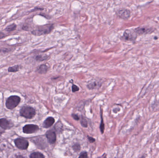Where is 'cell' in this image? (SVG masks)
<instances>
[{
  "label": "cell",
  "mask_w": 159,
  "mask_h": 158,
  "mask_svg": "<svg viewBox=\"0 0 159 158\" xmlns=\"http://www.w3.org/2000/svg\"><path fill=\"white\" fill-rule=\"evenodd\" d=\"M72 116L76 120H79V117H78V116L77 115H76V114H72Z\"/></svg>",
  "instance_id": "obj_21"
},
{
  "label": "cell",
  "mask_w": 159,
  "mask_h": 158,
  "mask_svg": "<svg viewBox=\"0 0 159 158\" xmlns=\"http://www.w3.org/2000/svg\"><path fill=\"white\" fill-rule=\"evenodd\" d=\"M139 158H145V156L144 155H143V156H141V157H140Z\"/></svg>",
  "instance_id": "obj_25"
},
{
  "label": "cell",
  "mask_w": 159,
  "mask_h": 158,
  "mask_svg": "<svg viewBox=\"0 0 159 158\" xmlns=\"http://www.w3.org/2000/svg\"><path fill=\"white\" fill-rule=\"evenodd\" d=\"M36 110L32 107L30 106H25L22 107L20 110V114L23 117L31 119L36 115Z\"/></svg>",
  "instance_id": "obj_3"
},
{
  "label": "cell",
  "mask_w": 159,
  "mask_h": 158,
  "mask_svg": "<svg viewBox=\"0 0 159 158\" xmlns=\"http://www.w3.org/2000/svg\"><path fill=\"white\" fill-rule=\"evenodd\" d=\"M5 36L4 32H0V39H2L3 38H4Z\"/></svg>",
  "instance_id": "obj_22"
},
{
  "label": "cell",
  "mask_w": 159,
  "mask_h": 158,
  "mask_svg": "<svg viewBox=\"0 0 159 158\" xmlns=\"http://www.w3.org/2000/svg\"><path fill=\"white\" fill-rule=\"evenodd\" d=\"M20 69V66L18 65H16L12 67H10L8 69V71L9 73H16L17 71H19Z\"/></svg>",
  "instance_id": "obj_14"
},
{
  "label": "cell",
  "mask_w": 159,
  "mask_h": 158,
  "mask_svg": "<svg viewBox=\"0 0 159 158\" xmlns=\"http://www.w3.org/2000/svg\"><path fill=\"white\" fill-rule=\"evenodd\" d=\"M100 86V85L99 84V82L97 81H93L88 84V87L90 89L93 90L96 89V88H99Z\"/></svg>",
  "instance_id": "obj_12"
},
{
  "label": "cell",
  "mask_w": 159,
  "mask_h": 158,
  "mask_svg": "<svg viewBox=\"0 0 159 158\" xmlns=\"http://www.w3.org/2000/svg\"><path fill=\"white\" fill-rule=\"evenodd\" d=\"M88 140H89V141H90V142H93L94 141H95V139H94V138H92V137H88Z\"/></svg>",
  "instance_id": "obj_23"
},
{
  "label": "cell",
  "mask_w": 159,
  "mask_h": 158,
  "mask_svg": "<svg viewBox=\"0 0 159 158\" xmlns=\"http://www.w3.org/2000/svg\"><path fill=\"white\" fill-rule=\"evenodd\" d=\"M53 28V26L51 25H47L45 26H40L32 32L33 35L40 36L41 35L48 34Z\"/></svg>",
  "instance_id": "obj_1"
},
{
  "label": "cell",
  "mask_w": 159,
  "mask_h": 158,
  "mask_svg": "<svg viewBox=\"0 0 159 158\" xmlns=\"http://www.w3.org/2000/svg\"><path fill=\"white\" fill-rule=\"evenodd\" d=\"M79 158H88V154L85 152H81L80 155L79 156Z\"/></svg>",
  "instance_id": "obj_17"
},
{
  "label": "cell",
  "mask_w": 159,
  "mask_h": 158,
  "mask_svg": "<svg viewBox=\"0 0 159 158\" xmlns=\"http://www.w3.org/2000/svg\"><path fill=\"white\" fill-rule=\"evenodd\" d=\"M72 89V91L73 92H75L78 91L79 90V87L77 86L76 85H73Z\"/></svg>",
  "instance_id": "obj_18"
},
{
  "label": "cell",
  "mask_w": 159,
  "mask_h": 158,
  "mask_svg": "<svg viewBox=\"0 0 159 158\" xmlns=\"http://www.w3.org/2000/svg\"><path fill=\"white\" fill-rule=\"evenodd\" d=\"M81 124L82 126H83L84 127H85V128H86L88 126L87 121L85 119H82L81 120Z\"/></svg>",
  "instance_id": "obj_19"
},
{
  "label": "cell",
  "mask_w": 159,
  "mask_h": 158,
  "mask_svg": "<svg viewBox=\"0 0 159 158\" xmlns=\"http://www.w3.org/2000/svg\"><path fill=\"white\" fill-rule=\"evenodd\" d=\"M15 144L19 149L26 150L29 146V142L27 140L21 138L17 139L15 140Z\"/></svg>",
  "instance_id": "obj_4"
},
{
  "label": "cell",
  "mask_w": 159,
  "mask_h": 158,
  "mask_svg": "<svg viewBox=\"0 0 159 158\" xmlns=\"http://www.w3.org/2000/svg\"><path fill=\"white\" fill-rule=\"evenodd\" d=\"M16 158H24L23 156H21V155H19V156H17Z\"/></svg>",
  "instance_id": "obj_24"
},
{
  "label": "cell",
  "mask_w": 159,
  "mask_h": 158,
  "mask_svg": "<svg viewBox=\"0 0 159 158\" xmlns=\"http://www.w3.org/2000/svg\"><path fill=\"white\" fill-rule=\"evenodd\" d=\"M73 148L75 150L78 151L80 149V146L78 144H76L73 146Z\"/></svg>",
  "instance_id": "obj_20"
},
{
  "label": "cell",
  "mask_w": 159,
  "mask_h": 158,
  "mask_svg": "<svg viewBox=\"0 0 159 158\" xmlns=\"http://www.w3.org/2000/svg\"><path fill=\"white\" fill-rule=\"evenodd\" d=\"M100 129L102 134H103L104 130V124L103 120V115L101 114V123Z\"/></svg>",
  "instance_id": "obj_16"
},
{
  "label": "cell",
  "mask_w": 159,
  "mask_h": 158,
  "mask_svg": "<svg viewBox=\"0 0 159 158\" xmlns=\"http://www.w3.org/2000/svg\"><path fill=\"white\" fill-rule=\"evenodd\" d=\"M123 38L126 40L133 41L136 38V33L135 30H127L124 33Z\"/></svg>",
  "instance_id": "obj_6"
},
{
  "label": "cell",
  "mask_w": 159,
  "mask_h": 158,
  "mask_svg": "<svg viewBox=\"0 0 159 158\" xmlns=\"http://www.w3.org/2000/svg\"><path fill=\"white\" fill-rule=\"evenodd\" d=\"M30 158H45V157L41 152H35L31 154Z\"/></svg>",
  "instance_id": "obj_13"
},
{
  "label": "cell",
  "mask_w": 159,
  "mask_h": 158,
  "mask_svg": "<svg viewBox=\"0 0 159 158\" xmlns=\"http://www.w3.org/2000/svg\"><path fill=\"white\" fill-rule=\"evenodd\" d=\"M46 136L48 141L50 143L53 144L56 142V136L55 132L52 131L51 130L48 131L46 133Z\"/></svg>",
  "instance_id": "obj_7"
},
{
  "label": "cell",
  "mask_w": 159,
  "mask_h": 158,
  "mask_svg": "<svg viewBox=\"0 0 159 158\" xmlns=\"http://www.w3.org/2000/svg\"><path fill=\"white\" fill-rule=\"evenodd\" d=\"M21 101V98L17 96H12L7 99L6 106L8 109H13L16 108Z\"/></svg>",
  "instance_id": "obj_2"
},
{
  "label": "cell",
  "mask_w": 159,
  "mask_h": 158,
  "mask_svg": "<svg viewBox=\"0 0 159 158\" xmlns=\"http://www.w3.org/2000/svg\"><path fill=\"white\" fill-rule=\"evenodd\" d=\"M48 70V67L46 65H42L40 66L37 69L36 71L39 74H45Z\"/></svg>",
  "instance_id": "obj_11"
},
{
  "label": "cell",
  "mask_w": 159,
  "mask_h": 158,
  "mask_svg": "<svg viewBox=\"0 0 159 158\" xmlns=\"http://www.w3.org/2000/svg\"><path fill=\"white\" fill-rule=\"evenodd\" d=\"M0 127L4 129H8L10 127L9 121L7 119L2 118L0 119Z\"/></svg>",
  "instance_id": "obj_10"
},
{
  "label": "cell",
  "mask_w": 159,
  "mask_h": 158,
  "mask_svg": "<svg viewBox=\"0 0 159 158\" xmlns=\"http://www.w3.org/2000/svg\"><path fill=\"white\" fill-rule=\"evenodd\" d=\"M54 123H55L54 118L52 117H48L44 121L43 127L45 128H48L52 126Z\"/></svg>",
  "instance_id": "obj_9"
},
{
  "label": "cell",
  "mask_w": 159,
  "mask_h": 158,
  "mask_svg": "<svg viewBox=\"0 0 159 158\" xmlns=\"http://www.w3.org/2000/svg\"><path fill=\"white\" fill-rule=\"evenodd\" d=\"M118 16L123 19H128L130 17V12L127 9H121L118 11Z\"/></svg>",
  "instance_id": "obj_8"
},
{
  "label": "cell",
  "mask_w": 159,
  "mask_h": 158,
  "mask_svg": "<svg viewBox=\"0 0 159 158\" xmlns=\"http://www.w3.org/2000/svg\"><path fill=\"white\" fill-rule=\"evenodd\" d=\"M16 24L13 23L8 26L5 29V30L6 31L8 32H10L13 31L14 30H16Z\"/></svg>",
  "instance_id": "obj_15"
},
{
  "label": "cell",
  "mask_w": 159,
  "mask_h": 158,
  "mask_svg": "<svg viewBox=\"0 0 159 158\" xmlns=\"http://www.w3.org/2000/svg\"><path fill=\"white\" fill-rule=\"evenodd\" d=\"M39 129V127L36 125L28 124L24 127L23 131L26 134H32L38 131Z\"/></svg>",
  "instance_id": "obj_5"
}]
</instances>
